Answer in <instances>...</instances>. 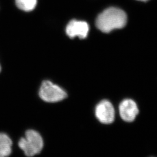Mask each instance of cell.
Segmentation results:
<instances>
[{"label": "cell", "mask_w": 157, "mask_h": 157, "mask_svg": "<svg viewBox=\"0 0 157 157\" xmlns=\"http://www.w3.org/2000/svg\"><path fill=\"white\" fill-rule=\"evenodd\" d=\"M127 23V15L122 10L109 8L101 13L96 19V26L101 32L109 33L114 29L124 28Z\"/></svg>", "instance_id": "1"}, {"label": "cell", "mask_w": 157, "mask_h": 157, "mask_svg": "<svg viewBox=\"0 0 157 157\" xmlns=\"http://www.w3.org/2000/svg\"><path fill=\"white\" fill-rule=\"evenodd\" d=\"M44 146L43 137L39 132L34 129L26 131L25 136L18 141V146L28 157H34L39 154Z\"/></svg>", "instance_id": "2"}, {"label": "cell", "mask_w": 157, "mask_h": 157, "mask_svg": "<svg viewBox=\"0 0 157 157\" xmlns=\"http://www.w3.org/2000/svg\"><path fill=\"white\" fill-rule=\"evenodd\" d=\"M39 97L48 103H56L63 101L67 98V94L60 86L49 80H44L40 86Z\"/></svg>", "instance_id": "3"}, {"label": "cell", "mask_w": 157, "mask_h": 157, "mask_svg": "<svg viewBox=\"0 0 157 157\" xmlns=\"http://www.w3.org/2000/svg\"><path fill=\"white\" fill-rule=\"evenodd\" d=\"M94 114L97 119L101 124H109L115 121V108L112 102L108 100H102L95 105Z\"/></svg>", "instance_id": "4"}, {"label": "cell", "mask_w": 157, "mask_h": 157, "mask_svg": "<svg viewBox=\"0 0 157 157\" xmlns=\"http://www.w3.org/2000/svg\"><path fill=\"white\" fill-rule=\"evenodd\" d=\"M119 112L123 121L130 123L136 119L139 113V109L135 100L131 98H125L119 104Z\"/></svg>", "instance_id": "5"}, {"label": "cell", "mask_w": 157, "mask_h": 157, "mask_svg": "<svg viewBox=\"0 0 157 157\" xmlns=\"http://www.w3.org/2000/svg\"><path fill=\"white\" fill-rule=\"evenodd\" d=\"M89 32V26L86 22L73 19L67 23L65 32L71 39L78 37L80 39H84L87 37Z\"/></svg>", "instance_id": "6"}, {"label": "cell", "mask_w": 157, "mask_h": 157, "mask_svg": "<svg viewBox=\"0 0 157 157\" xmlns=\"http://www.w3.org/2000/svg\"><path fill=\"white\" fill-rule=\"evenodd\" d=\"M13 142L6 133L0 132V157H10L12 152Z\"/></svg>", "instance_id": "7"}, {"label": "cell", "mask_w": 157, "mask_h": 157, "mask_svg": "<svg viewBox=\"0 0 157 157\" xmlns=\"http://www.w3.org/2000/svg\"><path fill=\"white\" fill-rule=\"evenodd\" d=\"M37 0H15L17 8L24 12L33 11L37 5Z\"/></svg>", "instance_id": "8"}, {"label": "cell", "mask_w": 157, "mask_h": 157, "mask_svg": "<svg viewBox=\"0 0 157 157\" xmlns=\"http://www.w3.org/2000/svg\"><path fill=\"white\" fill-rule=\"evenodd\" d=\"M139 1H148V0H139Z\"/></svg>", "instance_id": "9"}, {"label": "cell", "mask_w": 157, "mask_h": 157, "mask_svg": "<svg viewBox=\"0 0 157 157\" xmlns=\"http://www.w3.org/2000/svg\"><path fill=\"white\" fill-rule=\"evenodd\" d=\"M1 65H0V72H1Z\"/></svg>", "instance_id": "10"}, {"label": "cell", "mask_w": 157, "mask_h": 157, "mask_svg": "<svg viewBox=\"0 0 157 157\" xmlns=\"http://www.w3.org/2000/svg\"></svg>", "instance_id": "11"}]
</instances>
